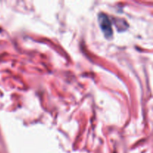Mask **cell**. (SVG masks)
<instances>
[{
    "mask_svg": "<svg viewBox=\"0 0 153 153\" xmlns=\"http://www.w3.org/2000/svg\"><path fill=\"white\" fill-rule=\"evenodd\" d=\"M99 22H100V28H102V31L104 33L105 37H108V38L111 37V23L110 19H108L107 15L104 14V13H100L99 15Z\"/></svg>",
    "mask_w": 153,
    "mask_h": 153,
    "instance_id": "obj_1",
    "label": "cell"
}]
</instances>
